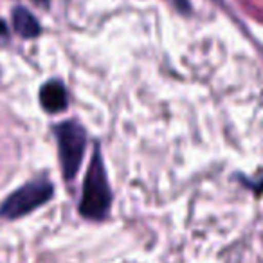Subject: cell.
<instances>
[{
    "instance_id": "6da1fadb",
    "label": "cell",
    "mask_w": 263,
    "mask_h": 263,
    "mask_svg": "<svg viewBox=\"0 0 263 263\" xmlns=\"http://www.w3.org/2000/svg\"><path fill=\"white\" fill-rule=\"evenodd\" d=\"M110 202H112V195H110L105 166H103L99 150H96L83 182L80 213L88 220H103L110 209Z\"/></svg>"
},
{
    "instance_id": "7a4b0ae2",
    "label": "cell",
    "mask_w": 263,
    "mask_h": 263,
    "mask_svg": "<svg viewBox=\"0 0 263 263\" xmlns=\"http://www.w3.org/2000/svg\"><path fill=\"white\" fill-rule=\"evenodd\" d=\"M52 197V184L45 179L34 180V182L26 184L24 187L16 190L11 193L6 202L0 205V216H4L8 220L22 218V216L29 215L31 211L38 209L49 202Z\"/></svg>"
},
{
    "instance_id": "3957f363",
    "label": "cell",
    "mask_w": 263,
    "mask_h": 263,
    "mask_svg": "<svg viewBox=\"0 0 263 263\" xmlns=\"http://www.w3.org/2000/svg\"><path fill=\"white\" fill-rule=\"evenodd\" d=\"M56 137H58L60 161H62V172L67 180L76 177L81 166L87 146V134L78 123L67 121L56 126Z\"/></svg>"
},
{
    "instance_id": "277c9868",
    "label": "cell",
    "mask_w": 263,
    "mask_h": 263,
    "mask_svg": "<svg viewBox=\"0 0 263 263\" xmlns=\"http://www.w3.org/2000/svg\"><path fill=\"white\" fill-rule=\"evenodd\" d=\"M40 103L47 112L58 114L67 108V92L60 81H49L40 88Z\"/></svg>"
},
{
    "instance_id": "5b68a950",
    "label": "cell",
    "mask_w": 263,
    "mask_h": 263,
    "mask_svg": "<svg viewBox=\"0 0 263 263\" xmlns=\"http://www.w3.org/2000/svg\"><path fill=\"white\" fill-rule=\"evenodd\" d=\"M13 24H15L16 33L24 38H36L42 33V27L38 24V20L24 8H16L13 11Z\"/></svg>"
},
{
    "instance_id": "8992f818",
    "label": "cell",
    "mask_w": 263,
    "mask_h": 263,
    "mask_svg": "<svg viewBox=\"0 0 263 263\" xmlns=\"http://www.w3.org/2000/svg\"><path fill=\"white\" fill-rule=\"evenodd\" d=\"M173 6H175L177 9H180V11H190V4H187V0H172Z\"/></svg>"
},
{
    "instance_id": "52a82bcc",
    "label": "cell",
    "mask_w": 263,
    "mask_h": 263,
    "mask_svg": "<svg viewBox=\"0 0 263 263\" xmlns=\"http://www.w3.org/2000/svg\"><path fill=\"white\" fill-rule=\"evenodd\" d=\"M6 33H8V27H6L4 20H0V36H4Z\"/></svg>"
},
{
    "instance_id": "ba28073f",
    "label": "cell",
    "mask_w": 263,
    "mask_h": 263,
    "mask_svg": "<svg viewBox=\"0 0 263 263\" xmlns=\"http://www.w3.org/2000/svg\"><path fill=\"white\" fill-rule=\"evenodd\" d=\"M34 2H36V4H42V6H44V4H47L49 0H34Z\"/></svg>"
}]
</instances>
